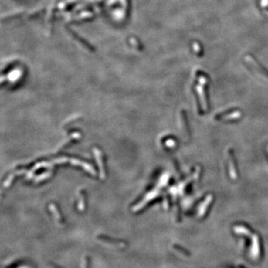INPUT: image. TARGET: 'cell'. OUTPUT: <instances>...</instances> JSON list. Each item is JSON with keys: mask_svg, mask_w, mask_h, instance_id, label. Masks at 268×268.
I'll use <instances>...</instances> for the list:
<instances>
[{"mask_svg": "<svg viewBox=\"0 0 268 268\" xmlns=\"http://www.w3.org/2000/svg\"><path fill=\"white\" fill-rule=\"evenodd\" d=\"M241 116V113H240V112L236 111V112H235V113H231V114H229V115H226V116H222V118H223V119H225V120L231 119V118H232V119H233V118H239Z\"/></svg>", "mask_w": 268, "mask_h": 268, "instance_id": "5", "label": "cell"}, {"mask_svg": "<svg viewBox=\"0 0 268 268\" xmlns=\"http://www.w3.org/2000/svg\"><path fill=\"white\" fill-rule=\"evenodd\" d=\"M212 195H209V196H207L206 199L205 200L204 203H203V205L200 206V210H199V213H198L199 217L203 216V214L205 213V210H206V207L209 205L210 202L212 201Z\"/></svg>", "mask_w": 268, "mask_h": 268, "instance_id": "4", "label": "cell"}, {"mask_svg": "<svg viewBox=\"0 0 268 268\" xmlns=\"http://www.w3.org/2000/svg\"><path fill=\"white\" fill-rule=\"evenodd\" d=\"M98 239L100 240L102 242L105 243V244H107L111 246H116V247H124L125 246V243L122 241H118V240L113 239V238H110L109 237H107L104 236H98Z\"/></svg>", "mask_w": 268, "mask_h": 268, "instance_id": "1", "label": "cell"}, {"mask_svg": "<svg viewBox=\"0 0 268 268\" xmlns=\"http://www.w3.org/2000/svg\"><path fill=\"white\" fill-rule=\"evenodd\" d=\"M228 158H229V173L231 175L232 178H233L234 180H236L237 178V174H236V168H235V164H234V160H233V157L232 155L231 151H229V154H228Z\"/></svg>", "mask_w": 268, "mask_h": 268, "instance_id": "2", "label": "cell"}, {"mask_svg": "<svg viewBox=\"0 0 268 268\" xmlns=\"http://www.w3.org/2000/svg\"><path fill=\"white\" fill-rule=\"evenodd\" d=\"M252 255L253 257L257 258L259 254V243L257 236H253V245H252Z\"/></svg>", "mask_w": 268, "mask_h": 268, "instance_id": "3", "label": "cell"}, {"mask_svg": "<svg viewBox=\"0 0 268 268\" xmlns=\"http://www.w3.org/2000/svg\"><path fill=\"white\" fill-rule=\"evenodd\" d=\"M90 261L89 260V259L86 257L84 259V261H83V268H90Z\"/></svg>", "mask_w": 268, "mask_h": 268, "instance_id": "7", "label": "cell"}, {"mask_svg": "<svg viewBox=\"0 0 268 268\" xmlns=\"http://www.w3.org/2000/svg\"><path fill=\"white\" fill-rule=\"evenodd\" d=\"M198 92H199V94H200V101H201L202 105H203V108H204L205 110H206L207 109L206 101H205V98L204 94H203V92H202V90L200 88V87H199Z\"/></svg>", "mask_w": 268, "mask_h": 268, "instance_id": "6", "label": "cell"}]
</instances>
